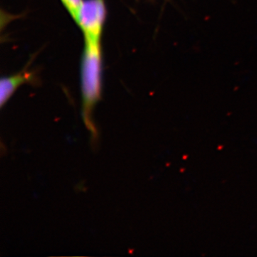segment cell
Wrapping results in <instances>:
<instances>
[{
	"label": "cell",
	"mask_w": 257,
	"mask_h": 257,
	"mask_svg": "<svg viewBox=\"0 0 257 257\" xmlns=\"http://www.w3.org/2000/svg\"><path fill=\"white\" fill-rule=\"evenodd\" d=\"M82 66V117L86 127L92 134V140H97V130L92 119L94 106L101 98V52L100 42L84 40Z\"/></svg>",
	"instance_id": "cell-1"
},
{
	"label": "cell",
	"mask_w": 257,
	"mask_h": 257,
	"mask_svg": "<svg viewBox=\"0 0 257 257\" xmlns=\"http://www.w3.org/2000/svg\"><path fill=\"white\" fill-rule=\"evenodd\" d=\"M105 17L104 0L83 1L75 22L82 30L84 40L100 42Z\"/></svg>",
	"instance_id": "cell-2"
},
{
	"label": "cell",
	"mask_w": 257,
	"mask_h": 257,
	"mask_svg": "<svg viewBox=\"0 0 257 257\" xmlns=\"http://www.w3.org/2000/svg\"><path fill=\"white\" fill-rule=\"evenodd\" d=\"M32 74L23 71L20 73L13 74L9 77H3L0 81V105L1 107L8 102L10 97L16 92L20 86L30 82Z\"/></svg>",
	"instance_id": "cell-3"
},
{
	"label": "cell",
	"mask_w": 257,
	"mask_h": 257,
	"mask_svg": "<svg viewBox=\"0 0 257 257\" xmlns=\"http://www.w3.org/2000/svg\"><path fill=\"white\" fill-rule=\"evenodd\" d=\"M62 4L75 21L83 3V0H61Z\"/></svg>",
	"instance_id": "cell-4"
}]
</instances>
